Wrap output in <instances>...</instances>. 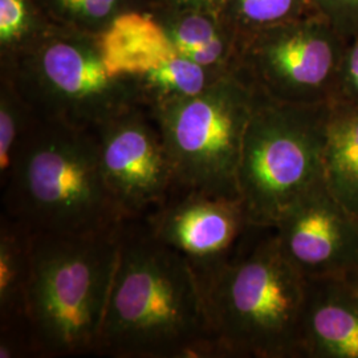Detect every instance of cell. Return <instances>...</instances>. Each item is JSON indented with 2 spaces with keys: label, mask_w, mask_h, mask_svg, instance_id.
I'll list each match as a JSON object with an SVG mask.
<instances>
[{
  "label": "cell",
  "mask_w": 358,
  "mask_h": 358,
  "mask_svg": "<svg viewBox=\"0 0 358 358\" xmlns=\"http://www.w3.org/2000/svg\"><path fill=\"white\" fill-rule=\"evenodd\" d=\"M222 358H303L307 278L284 255L275 227L252 226L203 284Z\"/></svg>",
  "instance_id": "obj_3"
},
{
  "label": "cell",
  "mask_w": 358,
  "mask_h": 358,
  "mask_svg": "<svg viewBox=\"0 0 358 358\" xmlns=\"http://www.w3.org/2000/svg\"><path fill=\"white\" fill-rule=\"evenodd\" d=\"M52 26L99 35L118 13L141 10L137 0H36Z\"/></svg>",
  "instance_id": "obj_18"
},
{
  "label": "cell",
  "mask_w": 358,
  "mask_h": 358,
  "mask_svg": "<svg viewBox=\"0 0 358 358\" xmlns=\"http://www.w3.org/2000/svg\"><path fill=\"white\" fill-rule=\"evenodd\" d=\"M324 185L333 198L358 220V106L328 103L324 142Z\"/></svg>",
  "instance_id": "obj_15"
},
{
  "label": "cell",
  "mask_w": 358,
  "mask_h": 358,
  "mask_svg": "<svg viewBox=\"0 0 358 358\" xmlns=\"http://www.w3.org/2000/svg\"><path fill=\"white\" fill-rule=\"evenodd\" d=\"M32 232L0 217V329L27 328V289L31 275Z\"/></svg>",
  "instance_id": "obj_16"
},
{
  "label": "cell",
  "mask_w": 358,
  "mask_h": 358,
  "mask_svg": "<svg viewBox=\"0 0 358 358\" xmlns=\"http://www.w3.org/2000/svg\"><path fill=\"white\" fill-rule=\"evenodd\" d=\"M222 358L205 294L190 264L143 219L124 220L96 355Z\"/></svg>",
  "instance_id": "obj_1"
},
{
  "label": "cell",
  "mask_w": 358,
  "mask_h": 358,
  "mask_svg": "<svg viewBox=\"0 0 358 358\" xmlns=\"http://www.w3.org/2000/svg\"><path fill=\"white\" fill-rule=\"evenodd\" d=\"M52 27L36 0H0V65L11 63Z\"/></svg>",
  "instance_id": "obj_20"
},
{
  "label": "cell",
  "mask_w": 358,
  "mask_h": 358,
  "mask_svg": "<svg viewBox=\"0 0 358 358\" xmlns=\"http://www.w3.org/2000/svg\"><path fill=\"white\" fill-rule=\"evenodd\" d=\"M143 11L152 13L162 24L180 56L220 73L236 71L242 38L222 11Z\"/></svg>",
  "instance_id": "obj_14"
},
{
  "label": "cell",
  "mask_w": 358,
  "mask_h": 358,
  "mask_svg": "<svg viewBox=\"0 0 358 358\" xmlns=\"http://www.w3.org/2000/svg\"><path fill=\"white\" fill-rule=\"evenodd\" d=\"M328 103H276L257 93L236 177L239 198L252 224L275 227L325 186L322 154Z\"/></svg>",
  "instance_id": "obj_5"
},
{
  "label": "cell",
  "mask_w": 358,
  "mask_h": 358,
  "mask_svg": "<svg viewBox=\"0 0 358 358\" xmlns=\"http://www.w3.org/2000/svg\"><path fill=\"white\" fill-rule=\"evenodd\" d=\"M222 13L243 40L257 31L317 13L312 0H224Z\"/></svg>",
  "instance_id": "obj_19"
},
{
  "label": "cell",
  "mask_w": 358,
  "mask_h": 358,
  "mask_svg": "<svg viewBox=\"0 0 358 358\" xmlns=\"http://www.w3.org/2000/svg\"><path fill=\"white\" fill-rule=\"evenodd\" d=\"M0 73L13 85L36 117L94 130L133 105L127 81L108 73L94 35L52 27Z\"/></svg>",
  "instance_id": "obj_6"
},
{
  "label": "cell",
  "mask_w": 358,
  "mask_h": 358,
  "mask_svg": "<svg viewBox=\"0 0 358 358\" xmlns=\"http://www.w3.org/2000/svg\"><path fill=\"white\" fill-rule=\"evenodd\" d=\"M322 16L344 38L358 35V0H312Z\"/></svg>",
  "instance_id": "obj_22"
},
{
  "label": "cell",
  "mask_w": 358,
  "mask_h": 358,
  "mask_svg": "<svg viewBox=\"0 0 358 358\" xmlns=\"http://www.w3.org/2000/svg\"><path fill=\"white\" fill-rule=\"evenodd\" d=\"M336 100L358 106V35L346 41Z\"/></svg>",
  "instance_id": "obj_23"
},
{
  "label": "cell",
  "mask_w": 358,
  "mask_h": 358,
  "mask_svg": "<svg viewBox=\"0 0 358 358\" xmlns=\"http://www.w3.org/2000/svg\"><path fill=\"white\" fill-rule=\"evenodd\" d=\"M96 41L108 73L127 83L178 56L165 28L143 10L118 13Z\"/></svg>",
  "instance_id": "obj_13"
},
{
  "label": "cell",
  "mask_w": 358,
  "mask_h": 358,
  "mask_svg": "<svg viewBox=\"0 0 358 358\" xmlns=\"http://www.w3.org/2000/svg\"><path fill=\"white\" fill-rule=\"evenodd\" d=\"M35 117L13 80L0 73V183L7 178L15 154Z\"/></svg>",
  "instance_id": "obj_21"
},
{
  "label": "cell",
  "mask_w": 358,
  "mask_h": 358,
  "mask_svg": "<svg viewBox=\"0 0 358 358\" xmlns=\"http://www.w3.org/2000/svg\"><path fill=\"white\" fill-rule=\"evenodd\" d=\"M138 3H140V6H141V10H145V7H146V1L148 0H137Z\"/></svg>",
  "instance_id": "obj_25"
},
{
  "label": "cell",
  "mask_w": 358,
  "mask_h": 358,
  "mask_svg": "<svg viewBox=\"0 0 358 358\" xmlns=\"http://www.w3.org/2000/svg\"><path fill=\"white\" fill-rule=\"evenodd\" d=\"M120 227L90 234L32 232L26 321L34 357L96 355Z\"/></svg>",
  "instance_id": "obj_4"
},
{
  "label": "cell",
  "mask_w": 358,
  "mask_h": 358,
  "mask_svg": "<svg viewBox=\"0 0 358 358\" xmlns=\"http://www.w3.org/2000/svg\"><path fill=\"white\" fill-rule=\"evenodd\" d=\"M154 238L182 256L201 287L222 268L254 226L241 198L178 189L143 217Z\"/></svg>",
  "instance_id": "obj_10"
},
{
  "label": "cell",
  "mask_w": 358,
  "mask_h": 358,
  "mask_svg": "<svg viewBox=\"0 0 358 358\" xmlns=\"http://www.w3.org/2000/svg\"><path fill=\"white\" fill-rule=\"evenodd\" d=\"M303 358H358V272L307 278Z\"/></svg>",
  "instance_id": "obj_12"
},
{
  "label": "cell",
  "mask_w": 358,
  "mask_h": 358,
  "mask_svg": "<svg viewBox=\"0 0 358 358\" xmlns=\"http://www.w3.org/2000/svg\"><path fill=\"white\" fill-rule=\"evenodd\" d=\"M1 215L31 232L113 231L124 219L103 182L93 130L35 117L0 183Z\"/></svg>",
  "instance_id": "obj_2"
},
{
  "label": "cell",
  "mask_w": 358,
  "mask_h": 358,
  "mask_svg": "<svg viewBox=\"0 0 358 358\" xmlns=\"http://www.w3.org/2000/svg\"><path fill=\"white\" fill-rule=\"evenodd\" d=\"M220 73L178 55L165 64L128 81L136 103L150 110L189 99L213 85Z\"/></svg>",
  "instance_id": "obj_17"
},
{
  "label": "cell",
  "mask_w": 358,
  "mask_h": 358,
  "mask_svg": "<svg viewBox=\"0 0 358 358\" xmlns=\"http://www.w3.org/2000/svg\"><path fill=\"white\" fill-rule=\"evenodd\" d=\"M224 0H148V8H164L171 11H222Z\"/></svg>",
  "instance_id": "obj_24"
},
{
  "label": "cell",
  "mask_w": 358,
  "mask_h": 358,
  "mask_svg": "<svg viewBox=\"0 0 358 358\" xmlns=\"http://www.w3.org/2000/svg\"><path fill=\"white\" fill-rule=\"evenodd\" d=\"M257 92L238 71L153 112L179 189L239 198L238 167Z\"/></svg>",
  "instance_id": "obj_7"
},
{
  "label": "cell",
  "mask_w": 358,
  "mask_h": 358,
  "mask_svg": "<svg viewBox=\"0 0 358 358\" xmlns=\"http://www.w3.org/2000/svg\"><path fill=\"white\" fill-rule=\"evenodd\" d=\"M105 186L124 220L143 219L179 189L153 112L133 105L93 130Z\"/></svg>",
  "instance_id": "obj_9"
},
{
  "label": "cell",
  "mask_w": 358,
  "mask_h": 358,
  "mask_svg": "<svg viewBox=\"0 0 358 358\" xmlns=\"http://www.w3.org/2000/svg\"><path fill=\"white\" fill-rule=\"evenodd\" d=\"M284 255L306 278L358 272V220L328 190L310 194L275 226Z\"/></svg>",
  "instance_id": "obj_11"
},
{
  "label": "cell",
  "mask_w": 358,
  "mask_h": 358,
  "mask_svg": "<svg viewBox=\"0 0 358 358\" xmlns=\"http://www.w3.org/2000/svg\"><path fill=\"white\" fill-rule=\"evenodd\" d=\"M346 41L315 13L243 38L236 71L272 101L332 103Z\"/></svg>",
  "instance_id": "obj_8"
}]
</instances>
